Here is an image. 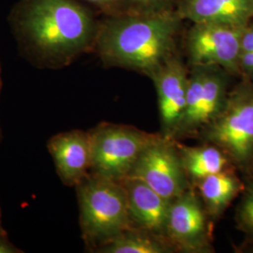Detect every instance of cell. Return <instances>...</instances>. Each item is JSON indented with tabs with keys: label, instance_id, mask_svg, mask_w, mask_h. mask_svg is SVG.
Returning a JSON list of instances; mask_svg holds the SVG:
<instances>
[{
	"label": "cell",
	"instance_id": "cell-1",
	"mask_svg": "<svg viewBox=\"0 0 253 253\" xmlns=\"http://www.w3.org/2000/svg\"><path fill=\"white\" fill-rule=\"evenodd\" d=\"M183 22L176 11L113 15L98 28L95 43L106 65L149 77L176 54Z\"/></svg>",
	"mask_w": 253,
	"mask_h": 253
},
{
	"label": "cell",
	"instance_id": "cell-2",
	"mask_svg": "<svg viewBox=\"0 0 253 253\" xmlns=\"http://www.w3.org/2000/svg\"><path fill=\"white\" fill-rule=\"evenodd\" d=\"M25 25L42 51L64 57L86 49L97 34L88 11L73 0H34Z\"/></svg>",
	"mask_w": 253,
	"mask_h": 253
},
{
	"label": "cell",
	"instance_id": "cell-3",
	"mask_svg": "<svg viewBox=\"0 0 253 253\" xmlns=\"http://www.w3.org/2000/svg\"><path fill=\"white\" fill-rule=\"evenodd\" d=\"M83 237L95 250L128 228L126 190L119 181L88 174L77 186Z\"/></svg>",
	"mask_w": 253,
	"mask_h": 253
},
{
	"label": "cell",
	"instance_id": "cell-4",
	"mask_svg": "<svg viewBox=\"0 0 253 253\" xmlns=\"http://www.w3.org/2000/svg\"><path fill=\"white\" fill-rule=\"evenodd\" d=\"M199 136L221 149L236 169L250 172L253 165V82L242 79L229 91L224 107Z\"/></svg>",
	"mask_w": 253,
	"mask_h": 253
},
{
	"label": "cell",
	"instance_id": "cell-5",
	"mask_svg": "<svg viewBox=\"0 0 253 253\" xmlns=\"http://www.w3.org/2000/svg\"><path fill=\"white\" fill-rule=\"evenodd\" d=\"M89 135L92 173L120 182L128 176L139 156L158 134L104 123L93 128Z\"/></svg>",
	"mask_w": 253,
	"mask_h": 253
},
{
	"label": "cell",
	"instance_id": "cell-6",
	"mask_svg": "<svg viewBox=\"0 0 253 253\" xmlns=\"http://www.w3.org/2000/svg\"><path fill=\"white\" fill-rule=\"evenodd\" d=\"M230 74L216 66H191L184 117L174 140L198 135L226 103Z\"/></svg>",
	"mask_w": 253,
	"mask_h": 253
},
{
	"label": "cell",
	"instance_id": "cell-7",
	"mask_svg": "<svg viewBox=\"0 0 253 253\" xmlns=\"http://www.w3.org/2000/svg\"><path fill=\"white\" fill-rule=\"evenodd\" d=\"M245 27L195 23L185 36L189 66H216L240 77L239 51Z\"/></svg>",
	"mask_w": 253,
	"mask_h": 253
},
{
	"label": "cell",
	"instance_id": "cell-8",
	"mask_svg": "<svg viewBox=\"0 0 253 253\" xmlns=\"http://www.w3.org/2000/svg\"><path fill=\"white\" fill-rule=\"evenodd\" d=\"M172 202L190 188L174 139L159 134L144 149L128 174Z\"/></svg>",
	"mask_w": 253,
	"mask_h": 253
},
{
	"label": "cell",
	"instance_id": "cell-9",
	"mask_svg": "<svg viewBox=\"0 0 253 253\" xmlns=\"http://www.w3.org/2000/svg\"><path fill=\"white\" fill-rule=\"evenodd\" d=\"M208 217V211L193 186L172 201L165 235L176 252H213Z\"/></svg>",
	"mask_w": 253,
	"mask_h": 253
},
{
	"label": "cell",
	"instance_id": "cell-10",
	"mask_svg": "<svg viewBox=\"0 0 253 253\" xmlns=\"http://www.w3.org/2000/svg\"><path fill=\"white\" fill-rule=\"evenodd\" d=\"M149 78L157 91L162 134L174 139L186 109L189 68L176 53Z\"/></svg>",
	"mask_w": 253,
	"mask_h": 253
},
{
	"label": "cell",
	"instance_id": "cell-11",
	"mask_svg": "<svg viewBox=\"0 0 253 253\" xmlns=\"http://www.w3.org/2000/svg\"><path fill=\"white\" fill-rule=\"evenodd\" d=\"M48 149L59 177L67 186H77L91 171L89 132L72 130L50 139Z\"/></svg>",
	"mask_w": 253,
	"mask_h": 253
},
{
	"label": "cell",
	"instance_id": "cell-12",
	"mask_svg": "<svg viewBox=\"0 0 253 253\" xmlns=\"http://www.w3.org/2000/svg\"><path fill=\"white\" fill-rule=\"evenodd\" d=\"M126 190L127 208L132 224L166 237V224L172 202L145 183L127 176L120 181Z\"/></svg>",
	"mask_w": 253,
	"mask_h": 253
},
{
	"label": "cell",
	"instance_id": "cell-13",
	"mask_svg": "<svg viewBox=\"0 0 253 253\" xmlns=\"http://www.w3.org/2000/svg\"><path fill=\"white\" fill-rule=\"evenodd\" d=\"M176 12L183 21L246 27L253 19L251 0H181Z\"/></svg>",
	"mask_w": 253,
	"mask_h": 253
},
{
	"label": "cell",
	"instance_id": "cell-14",
	"mask_svg": "<svg viewBox=\"0 0 253 253\" xmlns=\"http://www.w3.org/2000/svg\"><path fill=\"white\" fill-rule=\"evenodd\" d=\"M174 141L191 186L212 174L236 170L226 154L216 145L188 146L182 145L177 140Z\"/></svg>",
	"mask_w": 253,
	"mask_h": 253
},
{
	"label": "cell",
	"instance_id": "cell-15",
	"mask_svg": "<svg viewBox=\"0 0 253 253\" xmlns=\"http://www.w3.org/2000/svg\"><path fill=\"white\" fill-rule=\"evenodd\" d=\"M198 190L200 198L209 217L218 218L232 202L244 191L245 186L235 171L212 174L193 186Z\"/></svg>",
	"mask_w": 253,
	"mask_h": 253
},
{
	"label": "cell",
	"instance_id": "cell-16",
	"mask_svg": "<svg viewBox=\"0 0 253 253\" xmlns=\"http://www.w3.org/2000/svg\"><path fill=\"white\" fill-rule=\"evenodd\" d=\"M100 253H172L176 250L167 237L138 227L128 228L95 249Z\"/></svg>",
	"mask_w": 253,
	"mask_h": 253
},
{
	"label": "cell",
	"instance_id": "cell-17",
	"mask_svg": "<svg viewBox=\"0 0 253 253\" xmlns=\"http://www.w3.org/2000/svg\"><path fill=\"white\" fill-rule=\"evenodd\" d=\"M126 13L162 14L176 11L181 0H123Z\"/></svg>",
	"mask_w": 253,
	"mask_h": 253
},
{
	"label": "cell",
	"instance_id": "cell-18",
	"mask_svg": "<svg viewBox=\"0 0 253 253\" xmlns=\"http://www.w3.org/2000/svg\"><path fill=\"white\" fill-rule=\"evenodd\" d=\"M241 79L253 82V19L245 27L239 51Z\"/></svg>",
	"mask_w": 253,
	"mask_h": 253
},
{
	"label": "cell",
	"instance_id": "cell-19",
	"mask_svg": "<svg viewBox=\"0 0 253 253\" xmlns=\"http://www.w3.org/2000/svg\"><path fill=\"white\" fill-rule=\"evenodd\" d=\"M235 221L239 230L247 235H253V180L245 188L241 201L236 208Z\"/></svg>",
	"mask_w": 253,
	"mask_h": 253
},
{
	"label": "cell",
	"instance_id": "cell-20",
	"mask_svg": "<svg viewBox=\"0 0 253 253\" xmlns=\"http://www.w3.org/2000/svg\"><path fill=\"white\" fill-rule=\"evenodd\" d=\"M103 9L111 16L126 13V7L123 0H85Z\"/></svg>",
	"mask_w": 253,
	"mask_h": 253
},
{
	"label": "cell",
	"instance_id": "cell-21",
	"mask_svg": "<svg viewBox=\"0 0 253 253\" xmlns=\"http://www.w3.org/2000/svg\"><path fill=\"white\" fill-rule=\"evenodd\" d=\"M235 252L241 253H253V235H248L243 243L235 247Z\"/></svg>",
	"mask_w": 253,
	"mask_h": 253
},
{
	"label": "cell",
	"instance_id": "cell-22",
	"mask_svg": "<svg viewBox=\"0 0 253 253\" xmlns=\"http://www.w3.org/2000/svg\"><path fill=\"white\" fill-rule=\"evenodd\" d=\"M16 253L15 249H13L10 245L5 243L4 241L0 240V253Z\"/></svg>",
	"mask_w": 253,
	"mask_h": 253
},
{
	"label": "cell",
	"instance_id": "cell-23",
	"mask_svg": "<svg viewBox=\"0 0 253 253\" xmlns=\"http://www.w3.org/2000/svg\"><path fill=\"white\" fill-rule=\"evenodd\" d=\"M248 173H249V175H251V177H252V180H253V167L251 168L250 172H248Z\"/></svg>",
	"mask_w": 253,
	"mask_h": 253
},
{
	"label": "cell",
	"instance_id": "cell-24",
	"mask_svg": "<svg viewBox=\"0 0 253 253\" xmlns=\"http://www.w3.org/2000/svg\"><path fill=\"white\" fill-rule=\"evenodd\" d=\"M251 2H252V4H253V0H251Z\"/></svg>",
	"mask_w": 253,
	"mask_h": 253
}]
</instances>
